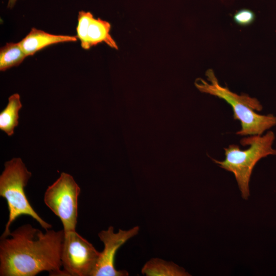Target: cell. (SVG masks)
<instances>
[{
	"mask_svg": "<svg viewBox=\"0 0 276 276\" xmlns=\"http://www.w3.org/2000/svg\"><path fill=\"white\" fill-rule=\"evenodd\" d=\"M9 236L1 238V276H35L44 271L50 275H66L61 270L63 229L43 233L27 224Z\"/></svg>",
	"mask_w": 276,
	"mask_h": 276,
	"instance_id": "6da1fadb",
	"label": "cell"
},
{
	"mask_svg": "<svg viewBox=\"0 0 276 276\" xmlns=\"http://www.w3.org/2000/svg\"><path fill=\"white\" fill-rule=\"evenodd\" d=\"M207 80H196L195 85L201 92L209 94L224 100L232 107L233 117L240 122L241 128L236 134L240 135H262L265 131L276 125V117L273 114L262 115V106L259 101L246 94L239 95L227 87L221 86L213 71L206 72Z\"/></svg>",
	"mask_w": 276,
	"mask_h": 276,
	"instance_id": "7a4b0ae2",
	"label": "cell"
},
{
	"mask_svg": "<svg viewBox=\"0 0 276 276\" xmlns=\"http://www.w3.org/2000/svg\"><path fill=\"white\" fill-rule=\"evenodd\" d=\"M274 139L272 131L262 136L250 135L240 140L241 145L249 146L247 149L241 150L238 145H231L224 148V160L219 161L212 158L221 168L234 174L243 199H247L250 195L249 181L256 164L268 155H276V150L272 147Z\"/></svg>",
	"mask_w": 276,
	"mask_h": 276,
	"instance_id": "3957f363",
	"label": "cell"
},
{
	"mask_svg": "<svg viewBox=\"0 0 276 276\" xmlns=\"http://www.w3.org/2000/svg\"><path fill=\"white\" fill-rule=\"evenodd\" d=\"M32 176L20 158H14L5 164V169L0 176V196L8 204L9 219L1 238L8 237L11 224L19 216L28 215L35 219L45 230L52 225L43 220L32 207L25 192Z\"/></svg>",
	"mask_w": 276,
	"mask_h": 276,
	"instance_id": "277c9868",
	"label": "cell"
},
{
	"mask_svg": "<svg viewBox=\"0 0 276 276\" xmlns=\"http://www.w3.org/2000/svg\"><path fill=\"white\" fill-rule=\"evenodd\" d=\"M80 193V188L73 177L65 172L44 193L45 205L60 219L64 233L76 231Z\"/></svg>",
	"mask_w": 276,
	"mask_h": 276,
	"instance_id": "5b68a950",
	"label": "cell"
},
{
	"mask_svg": "<svg viewBox=\"0 0 276 276\" xmlns=\"http://www.w3.org/2000/svg\"><path fill=\"white\" fill-rule=\"evenodd\" d=\"M100 252L76 231L64 233L61 260L68 276H91Z\"/></svg>",
	"mask_w": 276,
	"mask_h": 276,
	"instance_id": "8992f818",
	"label": "cell"
},
{
	"mask_svg": "<svg viewBox=\"0 0 276 276\" xmlns=\"http://www.w3.org/2000/svg\"><path fill=\"white\" fill-rule=\"evenodd\" d=\"M140 227L135 226L128 230L119 229L118 233L110 226L107 230L98 234L100 240L104 244V249L100 252L95 268L91 276H127L125 270H117L114 267V258L119 248L128 240L136 236Z\"/></svg>",
	"mask_w": 276,
	"mask_h": 276,
	"instance_id": "52a82bcc",
	"label": "cell"
},
{
	"mask_svg": "<svg viewBox=\"0 0 276 276\" xmlns=\"http://www.w3.org/2000/svg\"><path fill=\"white\" fill-rule=\"evenodd\" d=\"M110 28L109 22L95 18L90 12H79L76 36L83 49L88 50L104 42L109 47L118 50V45L110 34Z\"/></svg>",
	"mask_w": 276,
	"mask_h": 276,
	"instance_id": "ba28073f",
	"label": "cell"
},
{
	"mask_svg": "<svg viewBox=\"0 0 276 276\" xmlns=\"http://www.w3.org/2000/svg\"><path fill=\"white\" fill-rule=\"evenodd\" d=\"M76 36L55 35L32 28L29 33L19 43L27 56H33L36 52L52 44L63 42H75Z\"/></svg>",
	"mask_w": 276,
	"mask_h": 276,
	"instance_id": "9c48e42d",
	"label": "cell"
},
{
	"mask_svg": "<svg viewBox=\"0 0 276 276\" xmlns=\"http://www.w3.org/2000/svg\"><path fill=\"white\" fill-rule=\"evenodd\" d=\"M143 274L147 276H188L190 274L182 267L172 262L159 258H152L142 268Z\"/></svg>",
	"mask_w": 276,
	"mask_h": 276,
	"instance_id": "30bf717a",
	"label": "cell"
},
{
	"mask_svg": "<svg viewBox=\"0 0 276 276\" xmlns=\"http://www.w3.org/2000/svg\"><path fill=\"white\" fill-rule=\"evenodd\" d=\"M21 107L19 95L14 94L9 97L7 105L0 113V129L9 136L14 134L18 125V112Z\"/></svg>",
	"mask_w": 276,
	"mask_h": 276,
	"instance_id": "8fae6325",
	"label": "cell"
},
{
	"mask_svg": "<svg viewBox=\"0 0 276 276\" xmlns=\"http://www.w3.org/2000/svg\"><path fill=\"white\" fill-rule=\"evenodd\" d=\"M27 57L19 42H8L0 50V71L19 65Z\"/></svg>",
	"mask_w": 276,
	"mask_h": 276,
	"instance_id": "7c38bea8",
	"label": "cell"
},
{
	"mask_svg": "<svg viewBox=\"0 0 276 276\" xmlns=\"http://www.w3.org/2000/svg\"><path fill=\"white\" fill-rule=\"evenodd\" d=\"M255 14L248 9H241L237 11L233 16L235 22L241 26L251 24L255 20Z\"/></svg>",
	"mask_w": 276,
	"mask_h": 276,
	"instance_id": "4fadbf2b",
	"label": "cell"
},
{
	"mask_svg": "<svg viewBox=\"0 0 276 276\" xmlns=\"http://www.w3.org/2000/svg\"><path fill=\"white\" fill-rule=\"evenodd\" d=\"M17 0H9L7 7L9 8H12L15 5Z\"/></svg>",
	"mask_w": 276,
	"mask_h": 276,
	"instance_id": "5bb4252c",
	"label": "cell"
}]
</instances>
